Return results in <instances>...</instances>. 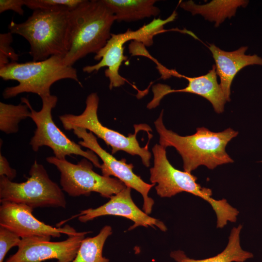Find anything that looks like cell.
I'll return each instance as SVG.
<instances>
[{"mask_svg": "<svg viewBox=\"0 0 262 262\" xmlns=\"http://www.w3.org/2000/svg\"><path fill=\"white\" fill-rule=\"evenodd\" d=\"M163 117V110L154 123L159 135V144L165 148H176L182 157L184 171L191 173L200 165L213 169L218 165L233 162L226 151V147L238 135V131L229 128L215 132L200 127L195 133L183 136L167 129Z\"/></svg>", "mask_w": 262, "mask_h": 262, "instance_id": "6da1fadb", "label": "cell"}, {"mask_svg": "<svg viewBox=\"0 0 262 262\" xmlns=\"http://www.w3.org/2000/svg\"><path fill=\"white\" fill-rule=\"evenodd\" d=\"M115 20L102 0H83L69 11V49L64 56L65 65L73 66L79 59L97 53L110 39Z\"/></svg>", "mask_w": 262, "mask_h": 262, "instance_id": "7a4b0ae2", "label": "cell"}, {"mask_svg": "<svg viewBox=\"0 0 262 262\" xmlns=\"http://www.w3.org/2000/svg\"><path fill=\"white\" fill-rule=\"evenodd\" d=\"M70 10L66 8L35 9L23 22L12 20L8 28L12 34L21 35L29 42L33 61L65 56L69 49Z\"/></svg>", "mask_w": 262, "mask_h": 262, "instance_id": "3957f363", "label": "cell"}, {"mask_svg": "<svg viewBox=\"0 0 262 262\" xmlns=\"http://www.w3.org/2000/svg\"><path fill=\"white\" fill-rule=\"evenodd\" d=\"M154 156L153 166L150 169V180L155 186L157 194L161 197H171L186 192L208 202L215 212L216 227L222 229L228 222H235L238 210L225 199L216 200L212 197L210 188L202 187L196 182L197 178L191 173L175 168L169 162L166 148L155 144L152 148Z\"/></svg>", "mask_w": 262, "mask_h": 262, "instance_id": "277c9868", "label": "cell"}, {"mask_svg": "<svg viewBox=\"0 0 262 262\" xmlns=\"http://www.w3.org/2000/svg\"><path fill=\"white\" fill-rule=\"evenodd\" d=\"M64 56L54 55L40 61L24 63H11L0 68V77L5 81L14 80L17 85L6 87L2 96L4 98L15 97L23 93H32L41 98L50 96V89L55 82L71 79L80 85L76 68L65 65Z\"/></svg>", "mask_w": 262, "mask_h": 262, "instance_id": "5b68a950", "label": "cell"}, {"mask_svg": "<svg viewBox=\"0 0 262 262\" xmlns=\"http://www.w3.org/2000/svg\"><path fill=\"white\" fill-rule=\"evenodd\" d=\"M86 107L80 115L64 114L59 116L64 128L70 131L76 128L88 130L112 148V154L122 150L131 155H138L146 167L150 164L151 154L148 149L149 142L144 147H141L136 138L137 133L142 130L150 131V128L146 124L134 126V132L128 136L103 126L98 117L99 98L97 93L89 94L86 99Z\"/></svg>", "mask_w": 262, "mask_h": 262, "instance_id": "8992f818", "label": "cell"}, {"mask_svg": "<svg viewBox=\"0 0 262 262\" xmlns=\"http://www.w3.org/2000/svg\"><path fill=\"white\" fill-rule=\"evenodd\" d=\"M24 182H16L4 176H0V201L38 207H61L66 205L62 188L49 178L42 164L35 161Z\"/></svg>", "mask_w": 262, "mask_h": 262, "instance_id": "52a82bcc", "label": "cell"}, {"mask_svg": "<svg viewBox=\"0 0 262 262\" xmlns=\"http://www.w3.org/2000/svg\"><path fill=\"white\" fill-rule=\"evenodd\" d=\"M41 109L36 111L32 107L29 100L21 98V101L26 104L31 112L30 118L36 125L34 135L30 145L34 151L40 147L47 146L53 151L55 157L60 160L66 159V156L77 155L89 160L96 167L100 168L98 156L92 150H83L81 146L69 139L57 126L52 117L51 112L55 107L58 98L55 95L41 98Z\"/></svg>", "mask_w": 262, "mask_h": 262, "instance_id": "ba28073f", "label": "cell"}, {"mask_svg": "<svg viewBox=\"0 0 262 262\" xmlns=\"http://www.w3.org/2000/svg\"><path fill=\"white\" fill-rule=\"evenodd\" d=\"M46 160L59 170L62 189L71 196H87L91 192H97L103 197L110 198L126 187L116 178L105 177L95 172L92 163L86 158L77 164L66 159H58L55 156L48 157Z\"/></svg>", "mask_w": 262, "mask_h": 262, "instance_id": "9c48e42d", "label": "cell"}, {"mask_svg": "<svg viewBox=\"0 0 262 262\" xmlns=\"http://www.w3.org/2000/svg\"><path fill=\"white\" fill-rule=\"evenodd\" d=\"M159 33L158 26L151 22L135 31L128 29L123 33H112L106 45L96 53L94 59L99 62L97 64L83 67L82 70L84 72L91 73L107 67L105 75L109 80L110 89L124 85L127 81L119 73L122 62L127 59L124 55V45L132 40L144 46H150L153 44L154 36Z\"/></svg>", "mask_w": 262, "mask_h": 262, "instance_id": "30bf717a", "label": "cell"}, {"mask_svg": "<svg viewBox=\"0 0 262 262\" xmlns=\"http://www.w3.org/2000/svg\"><path fill=\"white\" fill-rule=\"evenodd\" d=\"M73 132L78 138L82 139L78 142L79 145L93 151L102 160V164L100 168L102 175L107 177L114 176L126 186L140 193L144 200L143 211L147 214H150L154 201L148 196V194L155 184L147 183L136 175L132 170L133 165L127 164L125 159L118 160L102 148L92 132H87L86 130L82 128H75Z\"/></svg>", "mask_w": 262, "mask_h": 262, "instance_id": "8fae6325", "label": "cell"}, {"mask_svg": "<svg viewBox=\"0 0 262 262\" xmlns=\"http://www.w3.org/2000/svg\"><path fill=\"white\" fill-rule=\"evenodd\" d=\"M90 232H81L59 242H50V237L32 236L21 238L17 251L9 257L5 262H43L51 259H56L57 262H71L85 236Z\"/></svg>", "mask_w": 262, "mask_h": 262, "instance_id": "7c38bea8", "label": "cell"}, {"mask_svg": "<svg viewBox=\"0 0 262 262\" xmlns=\"http://www.w3.org/2000/svg\"><path fill=\"white\" fill-rule=\"evenodd\" d=\"M164 79L175 76L184 78L188 81L187 86L181 89H171L169 86L162 84H157L152 87L153 98L148 103L151 108L156 107L161 100L165 95L175 92L190 93L200 96L211 102L214 111L217 113L224 111V105L227 100L220 84L217 81L215 66L206 74L196 77H188L178 73L175 69H168L161 64L157 67Z\"/></svg>", "mask_w": 262, "mask_h": 262, "instance_id": "4fadbf2b", "label": "cell"}, {"mask_svg": "<svg viewBox=\"0 0 262 262\" xmlns=\"http://www.w3.org/2000/svg\"><path fill=\"white\" fill-rule=\"evenodd\" d=\"M0 201V225L21 238L32 236L59 238L62 233L68 236L81 233L68 225L57 228L44 223L33 215V209L26 205Z\"/></svg>", "mask_w": 262, "mask_h": 262, "instance_id": "5bb4252c", "label": "cell"}, {"mask_svg": "<svg viewBox=\"0 0 262 262\" xmlns=\"http://www.w3.org/2000/svg\"><path fill=\"white\" fill-rule=\"evenodd\" d=\"M131 189L126 186L118 193L112 196L105 204L95 209L90 208L81 211L76 215L78 220L83 223L104 215H115L127 218L134 224L129 230L139 226L158 227L163 231L167 230L165 225L161 221L149 216L141 210L134 203L131 196Z\"/></svg>", "mask_w": 262, "mask_h": 262, "instance_id": "9a60e30c", "label": "cell"}, {"mask_svg": "<svg viewBox=\"0 0 262 262\" xmlns=\"http://www.w3.org/2000/svg\"><path fill=\"white\" fill-rule=\"evenodd\" d=\"M209 49L215 62L216 72L227 101H230V86L237 73L251 65L262 66V58L257 54H245L247 47H242L233 51H226L211 44Z\"/></svg>", "mask_w": 262, "mask_h": 262, "instance_id": "2e32d148", "label": "cell"}, {"mask_svg": "<svg viewBox=\"0 0 262 262\" xmlns=\"http://www.w3.org/2000/svg\"><path fill=\"white\" fill-rule=\"evenodd\" d=\"M243 226L233 227L225 248L217 255L200 260L191 259L180 250L172 251L170 256L177 262H245L253 257V254L243 249L240 244V233Z\"/></svg>", "mask_w": 262, "mask_h": 262, "instance_id": "e0dca14e", "label": "cell"}, {"mask_svg": "<svg viewBox=\"0 0 262 262\" xmlns=\"http://www.w3.org/2000/svg\"><path fill=\"white\" fill-rule=\"evenodd\" d=\"M118 22L136 21L158 16L160 10L155 0H102Z\"/></svg>", "mask_w": 262, "mask_h": 262, "instance_id": "ac0fdd59", "label": "cell"}, {"mask_svg": "<svg viewBox=\"0 0 262 262\" xmlns=\"http://www.w3.org/2000/svg\"><path fill=\"white\" fill-rule=\"evenodd\" d=\"M248 1L244 0H212L203 5H197L192 0L181 2L180 7L191 13L193 15L200 14L210 21H214L218 26L226 18L235 15L237 9L246 7Z\"/></svg>", "mask_w": 262, "mask_h": 262, "instance_id": "d6986e66", "label": "cell"}, {"mask_svg": "<svg viewBox=\"0 0 262 262\" xmlns=\"http://www.w3.org/2000/svg\"><path fill=\"white\" fill-rule=\"evenodd\" d=\"M112 234V227L106 225L96 236L84 238L71 262H109L108 259L103 256L102 251L107 239Z\"/></svg>", "mask_w": 262, "mask_h": 262, "instance_id": "ffe728a7", "label": "cell"}, {"mask_svg": "<svg viewBox=\"0 0 262 262\" xmlns=\"http://www.w3.org/2000/svg\"><path fill=\"white\" fill-rule=\"evenodd\" d=\"M31 114L28 106L21 102L15 105L0 102V130L6 134L17 132L20 122Z\"/></svg>", "mask_w": 262, "mask_h": 262, "instance_id": "44dd1931", "label": "cell"}, {"mask_svg": "<svg viewBox=\"0 0 262 262\" xmlns=\"http://www.w3.org/2000/svg\"><path fill=\"white\" fill-rule=\"evenodd\" d=\"M83 0H25V5L33 10L38 9L66 8L72 10Z\"/></svg>", "mask_w": 262, "mask_h": 262, "instance_id": "7402d4cb", "label": "cell"}, {"mask_svg": "<svg viewBox=\"0 0 262 262\" xmlns=\"http://www.w3.org/2000/svg\"><path fill=\"white\" fill-rule=\"evenodd\" d=\"M12 42L13 36L11 32L0 34V68L18 60L19 55L11 47Z\"/></svg>", "mask_w": 262, "mask_h": 262, "instance_id": "603a6c76", "label": "cell"}, {"mask_svg": "<svg viewBox=\"0 0 262 262\" xmlns=\"http://www.w3.org/2000/svg\"><path fill=\"white\" fill-rule=\"evenodd\" d=\"M21 238L8 229L0 225V262H3L9 250L18 246Z\"/></svg>", "mask_w": 262, "mask_h": 262, "instance_id": "cb8c5ba5", "label": "cell"}, {"mask_svg": "<svg viewBox=\"0 0 262 262\" xmlns=\"http://www.w3.org/2000/svg\"><path fill=\"white\" fill-rule=\"evenodd\" d=\"M24 5H25V0H0V13L12 10L22 16L24 14L22 7Z\"/></svg>", "mask_w": 262, "mask_h": 262, "instance_id": "d4e9b609", "label": "cell"}, {"mask_svg": "<svg viewBox=\"0 0 262 262\" xmlns=\"http://www.w3.org/2000/svg\"><path fill=\"white\" fill-rule=\"evenodd\" d=\"M4 176L12 180L16 176V171L11 168L7 159L0 154V176Z\"/></svg>", "mask_w": 262, "mask_h": 262, "instance_id": "484cf974", "label": "cell"}]
</instances>
